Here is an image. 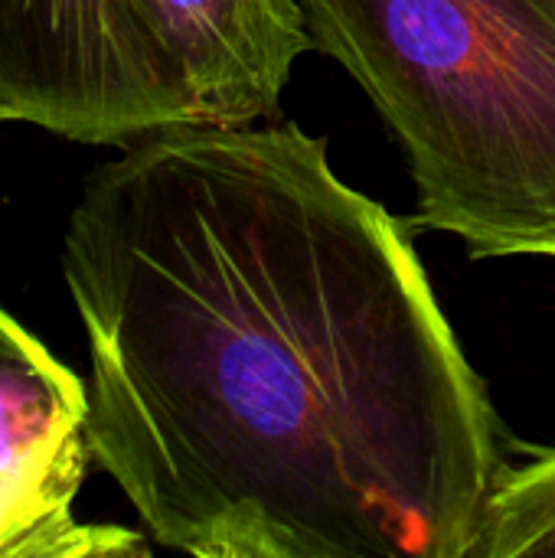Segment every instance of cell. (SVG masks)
Listing matches in <instances>:
<instances>
[{"instance_id": "cell-1", "label": "cell", "mask_w": 555, "mask_h": 558, "mask_svg": "<svg viewBox=\"0 0 555 558\" xmlns=\"http://www.w3.org/2000/svg\"><path fill=\"white\" fill-rule=\"evenodd\" d=\"M298 124L177 121L62 242L88 445L196 558H474L500 418L415 252Z\"/></svg>"}, {"instance_id": "cell-2", "label": "cell", "mask_w": 555, "mask_h": 558, "mask_svg": "<svg viewBox=\"0 0 555 558\" xmlns=\"http://www.w3.org/2000/svg\"><path fill=\"white\" fill-rule=\"evenodd\" d=\"M396 134L419 229L555 258V0H301Z\"/></svg>"}, {"instance_id": "cell-3", "label": "cell", "mask_w": 555, "mask_h": 558, "mask_svg": "<svg viewBox=\"0 0 555 558\" xmlns=\"http://www.w3.org/2000/svg\"><path fill=\"white\" fill-rule=\"evenodd\" d=\"M0 121L121 147L193 118L128 0H0Z\"/></svg>"}, {"instance_id": "cell-4", "label": "cell", "mask_w": 555, "mask_h": 558, "mask_svg": "<svg viewBox=\"0 0 555 558\" xmlns=\"http://www.w3.org/2000/svg\"><path fill=\"white\" fill-rule=\"evenodd\" d=\"M88 389L0 307V558L147 556L141 533L79 523Z\"/></svg>"}, {"instance_id": "cell-5", "label": "cell", "mask_w": 555, "mask_h": 558, "mask_svg": "<svg viewBox=\"0 0 555 558\" xmlns=\"http://www.w3.org/2000/svg\"><path fill=\"white\" fill-rule=\"evenodd\" d=\"M193 121L252 124L278 111L314 49L301 0H128Z\"/></svg>"}, {"instance_id": "cell-6", "label": "cell", "mask_w": 555, "mask_h": 558, "mask_svg": "<svg viewBox=\"0 0 555 558\" xmlns=\"http://www.w3.org/2000/svg\"><path fill=\"white\" fill-rule=\"evenodd\" d=\"M555 558V448L504 464L478 533L474 558Z\"/></svg>"}]
</instances>
